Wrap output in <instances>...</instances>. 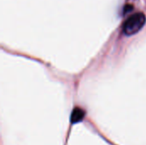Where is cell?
I'll return each mask as SVG.
<instances>
[{
    "instance_id": "6da1fadb",
    "label": "cell",
    "mask_w": 146,
    "mask_h": 145,
    "mask_svg": "<svg viewBox=\"0 0 146 145\" xmlns=\"http://www.w3.org/2000/svg\"><path fill=\"white\" fill-rule=\"evenodd\" d=\"M146 22L144 13H136L129 16L123 24V32L127 36H132L139 32Z\"/></svg>"
},
{
    "instance_id": "7a4b0ae2",
    "label": "cell",
    "mask_w": 146,
    "mask_h": 145,
    "mask_svg": "<svg viewBox=\"0 0 146 145\" xmlns=\"http://www.w3.org/2000/svg\"><path fill=\"white\" fill-rule=\"evenodd\" d=\"M85 115H86V112L84 109L79 108V107H76L74 109L72 114H71V122L73 124H76V123H79L80 121H82L85 118Z\"/></svg>"
}]
</instances>
